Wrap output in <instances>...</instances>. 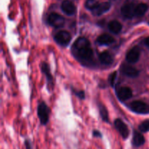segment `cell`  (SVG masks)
<instances>
[{"label":"cell","instance_id":"4","mask_svg":"<svg viewBox=\"0 0 149 149\" xmlns=\"http://www.w3.org/2000/svg\"><path fill=\"white\" fill-rule=\"evenodd\" d=\"M47 21L50 26H52V27L57 28V29L63 27L65 24V18L62 15L55 13H51L48 16Z\"/></svg>","mask_w":149,"mask_h":149},{"label":"cell","instance_id":"11","mask_svg":"<svg viewBox=\"0 0 149 149\" xmlns=\"http://www.w3.org/2000/svg\"><path fill=\"white\" fill-rule=\"evenodd\" d=\"M61 9L63 12L67 15H72L76 12V7L72 1L69 0H64L61 4Z\"/></svg>","mask_w":149,"mask_h":149},{"label":"cell","instance_id":"1","mask_svg":"<svg viewBox=\"0 0 149 149\" xmlns=\"http://www.w3.org/2000/svg\"><path fill=\"white\" fill-rule=\"evenodd\" d=\"M74 55L83 63H91L93 60V50L90 42L84 37H80L73 45Z\"/></svg>","mask_w":149,"mask_h":149},{"label":"cell","instance_id":"10","mask_svg":"<svg viewBox=\"0 0 149 149\" xmlns=\"http://www.w3.org/2000/svg\"><path fill=\"white\" fill-rule=\"evenodd\" d=\"M121 71L124 74L131 78H135L139 75V71L138 69L132 65H127V64H124L121 66Z\"/></svg>","mask_w":149,"mask_h":149},{"label":"cell","instance_id":"8","mask_svg":"<svg viewBox=\"0 0 149 149\" xmlns=\"http://www.w3.org/2000/svg\"><path fill=\"white\" fill-rule=\"evenodd\" d=\"M141 55V51L138 47L132 48L128 51L126 55V60L128 63H135L137 61H138Z\"/></svg>","mask_w":149,"mask_h":149},{"label":"cell","instance_id":"24","mask_svg":"<svg viewBox=\"0 0 149 149\" xmlns=\"http://www.w3.org/2000/svg\"><path fill=\"white\" fill-rule=\"evenodd\" d=\"M25 146H26V149H33L32 148L31 142L29 141H28V140H26V141H25Z\"/></svg>","mask_w":149,"mask_h":149},{"label":"cell","instance_id":"25","mask_svg":"<svg viewBox=\"0 0 149 149\" xmlns=\"http://www.w3.org/2000/svg\"><path fill=\"white\" fill-rule=\"evenodd\" d=\"M93 135L94 137H97V138H99V137H100V138H101V137H102L101 133H100V132H99V131H97V130H94V131H93Z\"/></svg>","mask_w":149,"mask_h":149},{"label":"cell","instance_id":"3","mask_svg":"<svg viewBox=\"0 0 149 149\" xmlns=\"http://www.w3.org/2000/svg\"><path fill=\"white\" fill-rule=\"evenodd\" d=\"M55 41L61 46L66 47L71 40V36L69 32L66 31H61L54 36Z\"/></svg>","mask_w":149,"mask_h":149},{"label":"cell","instance_id":"5","mask_svg":"<svg viewBox=\"0 0 149 149\" xmlns=\"http://www.w3.org/2000/svg\"><path fill=\"white\" fill-rule=\"evenodd\" d=\"M132 111L138 113H147L149 112V106L144 102L141 100H135L132 102L129 106Z\"/></svg>","mask_w":149,"mask_h":149},{"label":"cell","instance_id":"26","mask_svg":"<svg viewBox=\"0 0 149 149\" xmlns=\"http://www.w3.org/2000/svg\"><path fill=\"white\" fill-rule=\"evenodd\" d=\"M145 44L146 45V46L148 47H149V36L145 39Z\"/></svg>","mask_w":149,"mask_h":149},{"label":"cell","instance_id":"17","mask_svg":"<svg viewBox=\"0 0 149 149\" xmlns=\"http://www.w3.org/2000/svg\"><path fill=\"white\" fill-rule=\"evenodd\" d=\"M109 31H110L111 33H115V34H117L119 32L122 31V26L121 24V23H119L117 20H112L110 23H109Z\"/></svg>","mask_w":149,"mask_h":149},{"label":"cell","instance_id":"7","mask_svg":"<svg viewBox=\"0 0 149 149\" xmlns=\"http://www.w3.org/2000/svg\"><path fill=\"white\" fill-rule=\"evenodd\" d=\"M114 126L116 129L117 130L118 132L121 135V136L124 138V139H127L130 135V131L128 129L127 126L126 124L120 119H116L114 121Z\"/></svg>","mask_w":149,"mask_h":149},{"label":"cell","instance_id":"6","mask_svg":"<svg viewBox=\"0 0 149 149\" xmlns=\"http://www.w3.org/2000/svg\"><path fill=\"white\" fill-rule=\"evenodd\" d=\"M136 6L133 2H127L122 6L121 13L122 15L126 18H132L135 15V11Z\"/></svg>","mask_w":149,"mask_h":149},{"label":"cell","instance_id":"22","mask_svg":"<svg viewBox=\"0 0 149 149\" xmlns=\"http://www.w3.org/2000/svg\"><path fill=\"white\" fill-rule=\"evenodd\" d=\"M116 77H117V72H116V71H114V72H113L112 74H111L110 76L109 77V82L111 87H113V86H114Z\"/></svg>","mask_w":149,"mask_h":149},{"label":"cell","instance_id":"21","mask_svg":"<svg viewBox=\"0 0 149 149\" xmlns=\"http://www.w3.org/2000/svg\"><path fill=\"white\" fill-rule=\"evenodd\" d=\"M139 130L142 132H146L149 131V120H145L139 125Z\"/></svg>","mask_w":149,"mask_h":149},{"label":"cell","instance_id":"20","mask_svg":"<svg viewBox=\"0 0 149 149\" xmlns=\"http://www.w3.org/2000/svg\"><path fill=\"white\" fill-rule=\"evenodd\" d=\"M99 4L97 0H87L85 2V7L88 10L93 11L94 9L96 8L97 5Z\"/></svg>","mask_w":149,"mask_h":149},{"label":"cell","instance_id":"2","mask_svg":"<svg viewBox=\"0 0 149 149\" xmlns=\"http://www.w3.org/2000/svg\"><path fill=\"white\" fill-rule=\"evenodd\" d=\"M37 113L39 116V121L41 124L45 125L47 124L49 121V109L45 103L42 102L39 104L37 109Z\"/></svg>","mask_w":149,"mask_h":149},{"label":"cell","instance_id":"9","mask_svg":"<svg viewBox=\"0 0 149 149\" xmlns=\"http://www.w3.org/2000/svg\"><path fill=\"white\" fill-rule=\"evenodd\" d=\"M118 98L121 101H125L132 96V91L130 87H123L119 88L116 93Z\"/></svg>","mask_w":149,"mask_h":149},{"label":"cell","instance_id":"18","mask_svg":"<svg viewBox=\"0 0 149 149\" xmlns=\"http://www.w3.org/2000/svg\"><path fill=\"white\" fill-rule=\"evenodd\" d=\"M148 9V6L145 3H141V4L136 5L135 11V15L137 17H141L144 15Z\"/></svg>","mask_w":149,"mask_h":149},{"label":"cell","instance_id":"16","mask_svg":"<svg viewBox=\"0 0 149 149\" xmlns=\"http://www.w3.org/2000/svg\"><path fill=\"white\" fill-rule=\"evenodd\" d=\"M145 143V138L140 132L135 130L132 138V144L135 147H140Z\"/></svg>","mask_w":149,"mask_h":149},{"label":"cell","instance_id":"12","mask_svg":"<svg viewBox=\"0 0 149 149\" xmlns=\"http://www.w3.org/2000/svg\"><path fill=\"white\" fill-rule=\"evenodd\" d=\"M41 69H42V73L46 77L48 88L52 87V86H53V78H52V76L51 74L50 69H49V67L48 65V64L46 63H42V65H41Z\"/></svg>","mask_w":149,"mask_h":149},{"label":"cell","instance_id":"23","mask_svg":"<svg viewBox=\"0 0 149 149\" xmlns=\"http://www.w3.org/2000/svg\"><path fill=\"white\" fill-rule=\"evenodd\" d=\"M74 93L80 99H84V97H85V94H84V91H81V90H79V91H78V90H74Z\"/></svg>","mask_w":149,"mask_h":149},{"label":"cell","instance_id":"15","mask_svg":"<svg viewBox=\"0 0 149 149\" xmlns=\"http://www.w3.org/2000/svg\"><path fill=\"white\" fill-rule=\"evenodd\" d=\"M99 60L102 64L106 65H111L113 62V56L107 51H104L99 55Z\"/></svg>","mask_w":149,"mask_h":149},{"label":"cell","instance_id":"14","mask_svg":"<svg viewBox=\"0 0 149 149\" xmlns=\"http://www.w3.org/2000/svg\"><path fill=\"white\" fill-rule=\"evenodd\" d=\"M97 43L101 45H110L115 42V39L110 34L103 33L97 38Z\"/></svg>","mask_w":149,"mask_h":149},{"label":"cell","instance_id":"19","mask_svg":"<svg viewBox=\"0 0 149 149\" xmlns=\"http://www.w3.org/2000/svg\"><path fill=\"white\" fill-rule=\"evenodd\" d=\"M99 107V111H100V116H101L102 119H103L104 122H109V113H108V111L106 109V106H103L102 104H98Z\"/></svg>","mask_w":149,"mask_h":149},{"label":"cell","instance_id":"27","mask_svg":"<svg viewBox=\"0 0 149 149\" xmlns=\"http://www.w3.org/2000/svg\"><path fill=\"white\" fill-rule=\"evenodd\" d=\"M109 1H110L111 3H114V4H116V3L120 2L122 0H109Z\"/></svg>","mask_w":149,"mask_h":149},{"label":"cell","instance_id":"13","mask_svg":"<svg viewBox=\"0 0 149 149\" xmlns=\"http://www.w3.org/2000/svg\"><path fill=\"white\" fill-rule=\"evenodd\" d=\"M111 7V4L110 1L109 2L108 1V2L99 3V4L96 7V8L94 9L92 12H93L95 15H101L103 13L109 11L110 10Z\"/></svg>","mask_w":149,"mask_h":149}]
</instances>
